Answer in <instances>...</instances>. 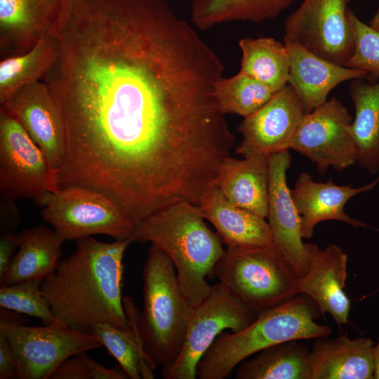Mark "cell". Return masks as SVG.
Segmentation results:
<instances>
[{"label": "cell", "instance_id": "6da1fadb", "mask_svg": "<svg viewBox=\"0 0 379 379\" xmlns=\"http://www.w3.org/2000/svg\"><path fill=\"white\" fill-rule=\"evenodd\" d=\"M131 242L126 239L105 243L93 237L76 241L75 250L41 284L42 294L58 320L91 333L100 323L131 326L121 288L124 256Z\"/></svg>", "mask_w": 379, "mask_h": 379}, {"label": "cell", "instance_id": "7a4b0ae2", "mask_svg": "<svg viewBox=\"0 0 379 379\" xmlns=\"http://www.w3.org/2000/svg\"><path fill=\"white\" fill-rule=\"evenodd\" d=\"M199 206L179 201L134 225L132 242L150 243L174 265L182 291L192 306L200 303L212 286L207 277L225 253L222 242L204 222Z\"/></svg>", "mask_w": 379, "mask_h": 379}, {"label": "cell", "instance_id": "3957f363", "mask_svg": "<svg viewBox=\"0 0 379 379\" xmlns=\"http://www.w3.org/2000/svg\"><path fill=\"white\" fill-rule=\"evenodd\" d=\"M319 307L305 294L258 315L243 330L222 332L199 361L197 378L225 379L244 360L268 347L293 340L328 336L331 328L316 319Z\"/></svg>", "mask_w": 379, "mask_h": 379}, {"label": "cell", "instance_id": "277c9868", "mask_svg": "<svg viewBox=\"0 0 379 379\" xmlns=\"http://www.w3.org/2000/svg\"><path fill=\"white\" fill-rule=\"evenodd\" d=\"M142 310L136 326L144 352L156 369L170 366L183 343L193 309L184 295L173 264L155 246L148 249L142 270Z\"/></svg>", "mask_w": 379, "mask_h": 379}, {"label": "cell", "instance_id": "5b68a950", "mask_svg": "<svg viewBox=\"0 0 379 379\" xmlns=\"http://www.w3.org/2000/svg\"><path fill=\"white\" fill-rule=\"evenodd\" d=\"M214 275L258 315L300 294V277L272 245L227 248Z\"/></svg>", "mask_w": 379, "mask_h": 379}, {"label": "cell", "instance_id": "8992f818", "mask_svg": "<svg viewBox=\"0 0 379 379\" xmlns=\"http://www.w3.org/2000/svg\"><path fill=\"white\" fill-rule=\"evenodd\" d=\"M34 201L41 207L43 219L65 241L98 234L131 239L134 224L112 200L95 191L79 187L60 188L41 194Z\"/></svg>", "mask_w": 379, "mask_h": 379}, {"label": "cell", "instance_id": "52a82bcc", "mask_svg": "<svg viewBox=\"0 0 379 379\" xmlns=\"http://www.w3.org/2000/svg\"><path fill=\"white\" fill-rule=\"evenodd\" d=\"M258 314L237 300L220 282L193 309L181 350L175 361L161 370L164 379H195L199 361L218 336L227 330L239 332Z\"/></svg>", "mask_w": 379, "mask_h": 379}, {"label": "cell", "instance_id": "ba28073f", "mask_svg": "<svg viewBox=\"0 0 379 379\" xmlns=\"http://www.w3.org/2000/svg\"><path fill=\"white\" fill-rule=\"evenodd\" d=\"M60 189L57 173L15 116L0 108V192L3 199L34 201Z\"/></svg>", "mask_w": 379, "mask_h": 379}, {"label": "cell", "instance_id": "9c48e42d", "mask_svg": "<svg viewBox=\"0 0 379 379\" xmlns=\"http://www.w3.org/2000/svg\"><path fill=\"white\" fill-rule=\"evenodd\" d=\"M15 356L20 379H49L67 358L100 348L94 333L71 328L59 320L44 326H28L0 319Z\"/></svg>", "mask_w": 379, "mask_h": 379}, {"label": "cell", "instance_id": "30bf717a", "mask_svg": "<svg viewBox=\"0 0 379 379\" xmlns=\"http://www.w3.org/2000/svg\"><path fill=\"white\" fill-rule=\"evenodd\" d=\"M350 1L303 0L284 22V40L346 67L354 51Z\"/></svg>", "mask_w": 379, "mask_h": 379}, {"label": "cell", "instance_id": "8fae6325", "mask_svg": "<svg viewBox=\"0 0 379 379\" xmlns=\"http://www.w3.org/2000/svg\"><path fill=\"white\" fill-rule=\"evenodd\" d=\"M352 121L348 109L338 99L327 100L304 114L291 149L309 159L320 173L329 167L338 171L347 168L357 164Z\"/></svg>", "mask_w": 379, "mask_h": 379}, {"label": "cell", "instance_id": "7c38bea8", "mask_svg": "<svg viewBox=\"0 0 379 379\" xmlns=\"http://www.w3.org/2000/svg\"><path fill=\"white\" fill-rule=\"evenodd\" d=\"M305 114L295 91L286 85L262 107L244 119L237 128L242 140L235 152L246 157L288 150Z\"/></svg>", "mask_w": 379, "mask_h": 379}, {"label": "cell", "instance_id": "4fadbf2b", "mask_svg": "<svg viewBox=\"0 0 379 379\" xmlns=\"http://www.w3.org/2000/svg\"><path fill=\"white\" fill-rule=\"evenodd\" d=\"M45 154L57 174L66 150V128L60 107L42 80L23 86L5 103Z\"/></svg>", "mask_w": 379, "mask_h": 379}, {"label": "cell", "instance_id": "5bb4252c", "mask_svg": "<svg viewBox=\"0 0 379 379\" xmlns=\"http://www.w3.org/2000/svg\"><path fill=\"white\" fill-rule=\"evenodd\" d=\"M72 0H0L1 59L27 52L47 35H58Z\"/></svg>", "mask_w": 379, "mask_h": 379}, {"label": "cell", "instance_id": "9a60e30c", "mask_svg": "<svg viewBox=\"0 0 379 379\" xmlns=\"http://www.w3.org/2000/svg\"><path fill=\"white\" fill-rule=\"evenodd\" d=\"M291 164L287 151L268 155L269 186L267 218L274 248L299 277L308 270V257L301 235L300 215L288 186L286 172Z\"/></svg>", "mask_w": 379, "mask_h": 379}, {"label": "cell", "instance_id": "2e32d148", "mask_svg": "<svg viewBox=\"0 0 379 379\" xmlns=\"http://www.w3.org/2000/svg\"><path fill=\"white\" fill-rule=\"evenodd\" d=\"M308 270L299 278V293L312 298L321 314L328 313L338 325L348 322L350 300L344 291L347 277V255L335 244L324 249L305 244Z\"/></svg>", "mask_w": 379, "mask_h": 379}, {"label": "cell", "instance_id": "e0dca14e", "mask_svg": "<svg viewBox=\"0 0 379 379\" xmlns=\"http://www.w3.org/2000/svg\"><path fill=\"white\" fill-rule=\"evenodd\" d=\"M378 183L379 175L367 185L352 187V184L335 185L332 179L326 182H316L307 172L300 173L291 193L300 215L302 239H310L316 225L328 220H339L353 227H368L379 232L378 228L352 218L344 211L345 204L352 197L371 190Z\"/></svg>", "mask_w": 379, "mask_h": 379}, {"label": "cell", "instance_id": "ac0fdd59", "mask_svg": "<svg viewBox=\"0 0 379 379\" xmlns=\"http://www.w3.org/2000/svg\"><path fill=\"white\" fill-rule=\"evenodd\" d=\"M284 43L290 58L288 84L297 94L305 114L324 103L329 93L340 84L368 78L366 71L337 65L298 44L286 40Z\"/></svg>", "mask_w": 379, "mask_h": 379}, {"label": "cell", "instance_id": "d6986e66", "mask_svg": "<svg viewBox=\"0 0 379 379\" xmlns=\"http://www.w3.org/2000/svg\"><path fill=\"white\" fill-rule=\"evenodd\" d=\"M373 347L370 338H316L310 352V379H373Z\"/></svg>", "mask_w": 379, "mask_h": 379}, {"label": "cell", "instance_id": "ffe728a7", "mask_svg": "<svg viewBox=\"0 0 379 379\" xmlns=\"http://www.w3.org/2000/svg\"><path fill=\"white\" fill-rule=\"evenodd\" d=\"M199 207L227 248L272 245L265 218L230 202L215 184L204 194Z\"/></svg>", "mask_w": 379, "mask_h": 379}, {"label": "cell", "instance_id": "44dd1931", "mask_svg": "<svg viewBox=\"0 0 379 379\" xmlns=\"http://www.w3.org/2000/svg\"><path fill=\"white\" fill-rule=\"evenodd\" d=\"M215 185L230 202L266 218L268 156L252 155L242 159L227 156L220 166Z\"/></svg>", "mask_w": 379, "mask_h": 379}, {"label": "cell", "instance_id": "7402d4cb", "mask_svg": "<svg viewBox=\"0 0 379 379\" xmlns=\"http://www.w3.org/2000/svg\"><path fill=\"white\" fill-rule=\"evenodd\" d=\"M64 241L53 229L44 225L20 232L18 248L0 279V286L46 278L58 266Z\"/></svg>", "mask_w": 379, "mask_h": 379}, {"label": "cell", "instance_id": "603a6c76", "mask_svg": "<svg viewBox=\"0 0 379 379\" xmlns=\"http://www.w3.org/2000/svg\"><path fill=\"white\" fill-rule=\"evenodd\" d=\"M349 92L355 109L351 131L357 164L374 174L379 170V81L352 79Z\"/></svg>", "mask_w": 379, "mask_h": 379}, {"label": "cell", "instance_id": "cb8c5ba5", "mask_svg": "<svg viewBox=\"0 0 379 379\" xmlns=\"http://www.w3.org/2000/svg\"><path fill=\"white\" fill-rule=\"evenodd\" d=\"M310 350L300 340L284 342L256 353L237 367L236 379H310Z\"/></svg>", "mask_w": 379, "mask_h": 379}, {"label": "cell", "instance_id": "d4e9b609", "mask_svg": "<svg viewBox=\"0 0 379 379\" xmlns=\"http://www.w3.org/2000/svg\"><path fill=\"white\" fill-rule=\"evenodd\" d=\"M124 304L130 327L100 323L94 327L93 333L99 338L102 346L118 361L128 378L152 379L155 368L144 352L136 326L139 310L130 297L124 298Z\"/></svg>", "mask_w": 379, "mask_h": 379}, {"label": "cell", "instance_id": "484cf974", "mask_svg": "<svg viewBox=\"0 0 379 379\" xmlns=\"http://www.w3.org/2000/svg\"><path fill=\"white\" fill-rule=\"evenodd\" d=\"M295 0H192L191 20L202 30L230 22H260L275 18Z\"/></svg>", "mask_w": 379, "mask_h": 379}, {"label": "cell", "instance_id": "4316f807", "mask_svg": "<svg viewBox=\"0 0 379 379\" xmlns=\"http://www.w3.org/2000/svg\"><path fill=\"white\" fill-rule=\"evenodd\" d=\"M60 50L58 35H47L26 53L1 59L0 105L19 88L40 81L55 62Z\"/></svg>", "mask_w": 379, "mask_h": 379}, {"label": "cell", "instance_id": "83f0119b", "mask_svg": "<svg viewBox=\"0 0 379 379\" xmlns=\"http://www.w3.org/2000/svg\"><path fill=\"white\" fill-rule=\"evenodd\" d=\"M239 72L270 87L275 93L288 84L290 58L284 44L272 37L244 38Z\"/></svg>", "mask_w": 379, "mask_h": 379}, {"label": "cell", "instance_id": "f1b7e54d", "mask_svg": "<svg viewBox=\"0 0 379 379\" xmlns=\"http://www.w3.org/2000/svg\"><path fill=\"white\" fill-rule=\"evenodd\" d=\"M274 93L267 86L239 72L231 77L220 78L214 91L222 114H234L244 118L258 110Z\"/></svg>", "mask_w": 379, "mask_h": 379}, {"label": "cell", "instance_id": "f546056e", "mask_svg": "<svg viewBox=\"0 0 379 379\" xmlns=\"http://www.w3.org/2000/svg\"><path fill=\"white\" fill-rule=\"evenodd\" d=\"M43 279H34L1 286L0 306L39 319L45 325L57 319L41 292Z\"/></svg>", "mask_w": 379, "mask_h": 379}, {"label": "cell", "instance_id": "4dcf8cb0", "mask_svg": "<svg viewBox=\"0 0 379 379\" xmlns=\"http://www.w3.org/2000/svg\"><path fill=\"white\" fill-rule=\"evenodd\" d=\"M347 19L353 33L354 51L346 67L366 71L368 72V81H378L379 31L364 23L350 8Z\"/></svg>", "mask_w": 379, "mask_h": 379}, {"label": "cell", "instance_id": "1f68e13d", "mask_svg": "<svg viewBox=\"0 0 379 379\" xmlns=\"http://www.w3.org/2000/svg\"><path fill=\"white\" fill-rule=\"evenodd\" d=\"M100 364L83 352L65 359L49 379H98Z\"/></svg>", "mask_w": 379, "mask_h": 379}, {"label": "cell", "instance_id": "d6a6232c", "mask_svg": "<svg viewBox=\"0 0 379 379\" xmlns=\"http://www.w3.org/2000/svg\"><path fill=\"white\" fill-rule=\"evenodd\" d=\"M19 378L18 364L6 331L0 328V379Z\"/></svg>", "mask_w": 379, "mask_h": 379}, {"label": "cell", "instance_id": "836d02e7", "mask_svg": "<svg viewBox=\"0 0 379 379\" xmlns=\"http://www.w3.org/2000/svg\"><path fill=\"white\" fill-rule=\"evenodd\" d=\"M20 241V232H4L0 237V279L5 275L16 252Z\"/></svg>", "mask_w": 379, "mask_h": 379}, {"label": "cell", "instance_id": "e575fe53", "mask_svg": "<svg viewBox=\"0 0 379 379\" xmlns=\"http://www.w3.org/2000/svg\"><path fill=\"white\" fill-rule=\"evenodd\" d=\"M373 378L379 379V337L378 341L373 347Z\"/></svg>", "mask_w": 379, "mask_h": 379}, {"label": "cell", "instance_id": "d590c367", "mask_svg": "<svg viewBox=\"0 0 379 379\" xmlns=\"http://www.w3.org/2000/svg\"><path fill=\"white\" fill-rule=\"evenodd\" d=\"M368 25L374 29L379 31V9L376 11L374 15L369 20Z\"/></svg>", "mask_w": 379, "mask_h": 379}]
</instances>
